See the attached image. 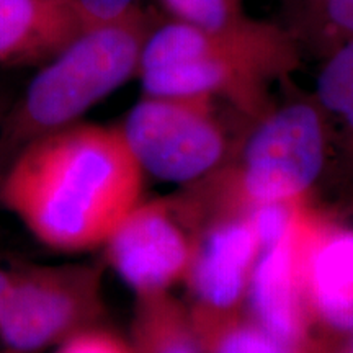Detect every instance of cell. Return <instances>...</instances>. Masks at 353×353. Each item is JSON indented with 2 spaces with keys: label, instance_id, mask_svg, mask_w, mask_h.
<instances>
[{
  "label": "cell",
  "instance_id": "cell-1",
  "mask_svg": "<svg viewBox=\"0 0 353 353\" xmlns=\"http://www.w3.org/2000/svg\"><path fill=\"white\" fill-rule=\"evenodd\" d=\"M144 172L120 125L74 123L13 154L0 203L48 249H101L143 200Z\"/></svg>",
  "mask_w": 353,
  "mask_h": 353
},
{
  "label": "cell",
  "instance_id": "cell-2",
  "mask_svg": "<svg viewBox=\"0 0 353 353\" xmlns=\"http://www.w3.org/2000/svg\"><path fill=\"white\" fill-rule=\"evenodd\" d=\"M154 20L131 7L107 23L90 26L51 57L8 114L0 149L13 156L30 141L70 126L139 70Z\"/></svg>",
  "mask_w": 353,
  "mask_h": 353
},
{
  "label": "cell",
  "instance_id": "cell-3",
  "mask_svg": "<svg viewBox=\"0 0 353 353\" xmlns=\"http://www.w3.org/2000/svg\"><path fill=\"white\" fill-rule=\"evenodd\" d=\"M329 123L312 95L272 105L252 121L232 162L205 180L223 213L309 201L332 152Z\"/></svg>",
  "mask_w": 353,
  "mask_h": 353
},
{
  "label": "cell",
  "instance_id": "cell-4",
  "mask_svg": "<svg viewBox=\"0 0 353 353\" xmlns=\"http://www.w3.org/2000/svg\"><path fill=\"white\" fill-rule=\"evenodd\" d=\"M216 103L206 97L144 95L120 125L144 175L190 187L231 164L239 145Z\"/></svg>",
  "mask_w": 353,
  "mask_h": 353
},
{
  "label": "cell",
  "instance_id": "cell-5",
  "mask_svg": "<svg viewBox=\"0 0 353 353\" xmlns=\"http://www.w3.org/2000/svg\"><path fill=\"white\" fill-rule=\"evenodd\" d=\"M105 312L103 267L63 263L17 268L0 316V353H43Z\"/></svg>",
  "mask_w": 353,
  "mask_h": 353
},
{
  "label": "cell",
  "instance_id": "cell-6",
  "mask_svg": "<svg viewBox=\"0 0 353 353\" xmlns=\"http://www.w3.org/2000/svg\"><path fill=\"white\" fill-rule=\"evenodd\" d=\"M205 216L196 198L141 200L105 245V260L134 296L170 291L183 283Z\"/></svg>",
  "mask_w": 353,
  "mask_h": 353
},
{
  "label": "cell",
  "instance_id": "cell-7",
  "mask_svg": "<svg viewBox=\"0 0 353 353\" xmlns=\"http://www.w3.org/2000/svg\"><path fill=\"white\" fill-rule=\"evenodd\" d=\"M193 57L244 64L281 81L301 63V44L291 30L249 15L219 28L172 20L154 26L141 54L139 70Z\"/></svg>",
  "mask_w": 353,
  "mask_h": 353
},
{
  "label": "cell",
  "instance_id": "cell-8",
  "mask_svg": "<svg viewBox=\"0 0 353 353\" xmlns=\"http://www.w3.org/2000/svg\"><path fill=\"white\" fill-rule=\"evenodd\" d=\"M299 276L312 335L329 352L325 339L353 335V219L304 206Z\"/></svg>",
  "mask_w": 353,
  "mask_h": 353
},
{
  "label": "cell",
  "instance_id": "cell-9",
  "mask_svg": "<svg viewBox=\"0 0 353 353\" xmlns=\"http://www.w3.org/2000/svg\"><path fill=\"white\" fill-rule=\"evenodd\" d=\"M259 252V234L249 211L210 218L198 234L183 281L193 298L190 307L223 314L245 309Z\"/></svg>",
  "mask_w": 353,
  "mask_h": 353
},
{
  "label": "cell",
  "instance_id": "cell-10",
  "mask_svg": "<svg viewBox=\"0 0 353 353\" xmlns=\"http://www.w3.org/2000/svg\"><path fill=\"white\" fill-rule=\"evenodd\" d=\"M304 206L283 236L260 247L247 290L245 312L281 341L321 347L304 309L299 276V224Z\"/></svg>",
  "mask_w": 353,
  "mask_h": 353
},
{
  "label": "cell",
  "instance_id": "cell-11",
  "mask_svg": "<svg viewBox=\"0 0 353 353\" xmlns=\"http://www.w3.org/2000/svg\"><path fill=\"white\" fill-rule=\"evenodd\" d=\"M87 28L74 0H0V64L51 59Z\"/></svg>",
  "mask_w": 353,
  "mask_h": 353
},
{
  "label": "cell",
  "instance_id": "cell-12",
  "mask_svg": "<svg viewBox=\"0 0 353 353\" xmlns=\"http://www.w3.org/2000/svg\"><path fill=\"white\" fill-rule=\"evenodd\" d=\"M132 353H201L190 307L170 291L136 296Z\"/></svg>",
  "mask_w": 353,
  "mask_h": 353
},
{
  "label": "cell",
  "instance_id": "cell-13",
  "mask_svg": "<svg viewBox=\"0 0 353 353\" xmlns=\"http://www.w3.org/2000/svg\"><path fill=\"white\" fill-rule=\"evenodd\" d=\"M190 314L201 353H327L317 345L281 341L259 325L245 309L223 314L190 307Z\"/></svg>",
  "mask_w": 353,
  "mask_h": 353
},
{
  "label": "cell",
  "instance_id": "cell-14",
  "mask_svg": "<svg viewBox=\"0 0 353 353\" xmlns=\"http://www.w3.org/2000/svg\"><path fill=\"white\" fill-rule=\"evenodd\" d=\"M314 97L332 136V149L353 170V39L322 57Z\"/></svg>",
  "mask_w": 353,
  "mask_h": 353
},
{
  "label": "cell",
  "instance_id": "cell-15",
  "mask_svg": "<svg viewBox=\"0 0 353 353\" xmlns=\"http://www.w3.org/2000/svg\"><path fill=\"white\" fill-rule=\"evenodd\" d=\"M293 34L321 57L330 54L353 39V0H301Z\"/></svg>",
  "mask_w": 353,
  "mask_h": 353
},
{
  "label": "cell",
  "instance_id": "cell-16",
  "mask_svg": "<svg viewBox=\"0 0 353 353\" xmlns=\"http://www.w3.org/2000/svg\"><path fill=\"white\" fill-rule=\"evenodd\" d=\"M174 20L183 23L219 28L244 20V0H162Z\"/></svg>",
  "mask_w": 353,
  "mask_h": 353
},
{
  "label": "cell",
  "instance_id": "cell-17",
  "mask_svg": "<svg viewBox=\"0 0 353 353\" xmlns=\"http://www.w3.org/2000/svg\"><path fill=\"white\" fill-rule=\"evenodd\" d=\"M54 353H132L130 343L110 330L94 325L74 334Z\"/></svg>",
  "mask_w": 353,
  "mask_h": 353
},
{
  "label": "cell",
  "instance_id": "cell-18",
  "mask_svg": "<svg viewBox=\"0 0 353 353\" xmlns=\"http://www.w3.org/2000/svg\"><path fill=\"white\" fill-rule=\"evenodd\" d=\"M74 2L90 26L112 21L134 7L132 3L134 0H74Z\"/></svg>",
  "mask_w": 353,
  "mask_h": 353
},
{
  "label": "cell",
  "instance_id": "cell-19",
  "mask_svg": "<svg viewBox=\"0 0 353 353\" xmlns=\"http://www.w3.org/2000/svg\"><path fill=\"white\" fill-rule=\"evenodd\" d=\"M17 268H3L0 267V316H2L3 307H6L8 293H10L13 280H15Z\"/></svg>",
  "mask_w": 353,
  "mask_h": 353
},
{
  "label": "cell",
  "instance_id": "cell-20",
  "mask_svg": "<svg viewBox=\"0 0 353 353\" xmlns=\"http://www.w3.org/2000/svg\"><path fill=\"white\" fill-rule=\"evenodd\" d=\"M348 341H350V342H348V347H347L345 353H353V335L350 339H348Z\"/></svg>",
  "mask_w": 353,
  "mask_h": 353
}]
</instances>
